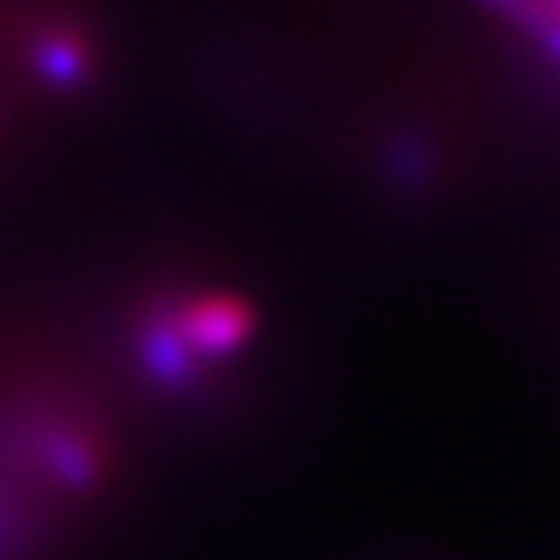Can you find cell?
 I'll list each match as a JSON object with an SVG mask.
<instances>
[{
    "label": "cell",
    "mask_w": 560,
    "mask_h": 560,
    "mask_svg": "<svg viewBox=\"0 0 560 560\" xmlns=\"http://www.w3.org/2000/svg\"><path fill=\"white\" fill-rule=\"evenodd\" d=\"M35 67L55 86H74L86 74V47L70 32H47L35 39Z\"/></svg>",
    "instance_id": "7a4b0ae2"
},
{
    "label": "cell",
    "mask_w": 560,
    "mask_h": 560,
    "mask_svg": "<svg viewBox=\"0 0 560 560\" xmlns=\"http://www.w3.org/2000/svg\"><path fill=\"white\" fill-rule=\"evenodd\" d=\"M257 335V307L237 289L195 284L156 296L140 312L137 359L152 382L184 394L214 366L237 359Z\"/></svg>",
    "instance_id": "6da1fadb"
}]
</instances>
